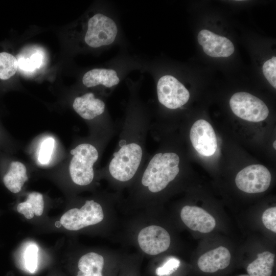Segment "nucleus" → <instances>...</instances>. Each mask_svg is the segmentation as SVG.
<instances>
[{
  "instance_id": "11",
  "label": "nucleus",
  "mask_w": 276,
  "mask_h": 276,
  "mask_svg": "<svg viewBox=\"0 0 276 276\" xmlns=\"http://www.w3.org/2000/svg\"><path fill=\"white\" fill-rule=\"evenodd\" d=\"M197 39L204 53L212 57H227L235 50L233 43L229 39L209 30H201Z\"/></svg>"
},
{
  "instance_id": "19",
  "label": "nucleus",
  "mask_w": 276,
  "mask_h": 276,
  "mask_svg": "<svg viewBox=\"0 0 276 276\" xmlns=\"http://www.w3.org/2000/svg\"><path fill=\"white\" fill-rule=\"evenodd\" d=\"M43 210V195L36 192L30 193L26 200L19 203L17 206V212L22 214L27 219H31L35 216H40Z\"/></svg>"
},
{
  "instance_id": "13",
  "label": "nucleus",
  "mask_w": 276,
  "mask_h": 276,
  "mask_svg": "<svg viewBox=\"0 0 276 276\" xmlns=\"http://www.w3.org/2000/svg\"><path fill=\"white\" fill-rule=\"evenodd\" d=\"M73 107L81 118L91 121L104 113L106 105L102 100L96 98L93 93H87L75 99Z\"/></svg>"
},
{
  "instance_id": "18",
  "label": "nucleus",
  "mask_w": 276,
  "mask_h": 276,
  "mask_svg": "<svg viewBox=\"0 0 276 276\" xmlns=\"http://www.w3.org/2000/svg\"><path fill=\"white\" fill-rule=\"evenodd\" d=\"M275 255L269 251H264L257 255V258L247 267L249 276H271L274 263Z\"/></svg>"
},
{
  "instance_id": "27",
  "label": "nucleus",
  "mask_w": 276,
  "mask_h": 276,
  "mask_svg": "<svg viewBox=\"0 0 276 276\" xmlns=\"http://www.w3.org/2000/svg\"><path fill=\"white\" fill-rule=\"evenodd\" d=\"M275 143H276V141H274V142H273V148H274L275 149V148H276V145H275Z\"/></svg>"
},
{
  "instance_id": "26",
  "label": "nucleus",
  "mask_w": 276,
  "mask_h": 276,
  "mask_svg": "<svg viewBox=\"0 0 276 276\" xmlns=\"http://www.w3.org/2000/svg\"><path fill=\"white\" fill-rule=\"evenodd\" d=\"M180 261L176 258H171L161 267L157 268L156 273L158 276L169 275L178 268Z\"/></svg>"
},
{
  "instance_id": "24",
  "label": "nucleus",
  "mask_w": 276,
  "mask_h": 276,
  "mask_svg": "<svg viewBox=\"0 0 276 276\" xmlns=\"http://www.w3.org/2000/svg\"><path fill=\"white\" fill-rule=\"evenodd\" d=\"M263 74L269 83L274 88L276 87V57L267 60L263 64Z\"/></svg>"
},
{
  "instance_id": "2",
  "label": "nucleus",
  "mask_w": 276,
  "mask_h": 276,
  "mask_svg": "<svg viewBox=\"0 0 276 276\" xmlns=\"http://www.w3.org/2000/svg\"><path fill=\"white\" fill-rule=\"evenodd\" d=\"M180 157L176 152L159 149L149 156L136 176L142 188L150 194L165 190L180 171Z\"/></svg>"
},
{
  "instance_id": "23",
  "label": "nucleus",
  "mask_w": 276,
  "mask_h": 276,
  "mask_svg": "<svg viewBox=\"0 0 276 276\" xmlns=\"http://www.w3.org/2000/svg\"><path fill=\"white\" fill-rule=\"evenodd\" d=\"M54 145L55 140L51 137L47 138L42 142L38 156V159L40 163L43 165L49 163Z\"/></svg>"
},
{
  "instance_id": "9",
  "label": "nucleus",
  "mask_w": 276,
  "mask_h": 276,
  "mask_svg": "<svg viewBox=\"0 0 276 276\" xmlns=\"http://www.w3.org/2000/svg\"><path fill=\"white\" fill-rule=\"evenodd\" d=\"M190 139L193 148L204 156L213 155L217 148L216 135L211 125L206 121L194 122L190 131Z\"/></svg>"
},
{
  "instance_id": "20",
  "label": "nucleus",
  "mask_w": 276,
  "mask_h": 276,
  "mask_svg": "<svg viewBox=\"0 0 276 276\" xmlns=\"http://www.w3.org/2000/svg\"><path fill=\"white\" fill-rule=\"evenodd\" d=\"M18 68L17 59L7 52L0 53V79L7 80L12 77Z\"/></svg>"
},
{
  "instance_id": "4",
  "label": "nucleus",
  "mask_w": 276,
  "mask_h": 276,
  "mask_svg": "<svg viewBox=\"0 0 276 276\" xmlns=\"http://www.w3.org/2000/svg\"><path fill=\"white\" fill-rule=\"evenodd\" d=\"M104 217L101 204L94 200H87L80 209L66 211L61 216L60 223L65 229L76 231L101 222Z\"/></svg>"
},
{
  "instance_id": "21",
  "label": "nucleus",
  "mask_w": 276,
  "mask_h": 276,
  "mask_svg": "<svg viewBox=\"0 0 276 276\" xmlns=\"http://www.w3.org/2000/svg\"><path fill=\"white\" fill-rule=\"evenodd\" d=\"M38 251L36 244H31L26 248L24 254V266L26 270L34 273L38 269Z\"/></svg>"
},
{
  "instance_id": "28",
  "label": "nucleus",
  "mask_w": 276,
  "mask_h": 276,
  "mask_svg": "<svg viewBox=\"0 0 276 276\" xmlns=\"http://www.w3.org/2000/svg\"><path fill=\"white\" fill-rule=\"evenodd\" d=\"M239 276H249V275H247V274H241V275H240Z\"/></svg>"
},
{
  "instance_id": "5",
  "label": "nucleus",
  "mask_w": 276,
  "mask_h": 276,
  "mask_svg": "<svg viewBox=\"0 0 276 276\" xmlns=\"http://www.w3.org/2000/svg\"><path fill=\"white\" fill-rule=\"evenodd\" d=\"M229 106L236 116L249 122L262 121L269 114V109L265 103L246 92L234 94L230 99Z\"/></svg>"
},
{
  "instance_id": "16",
  "label": "nucleus",
  "mask_w": 276,
  "mask_h": 276,
  "mask_svg": "<svg viewBox=\"0 0 276 276\" xmlns=\"http://www.w3.org/2000/svg\"><path fill=\"white\" fill-rule=\"evenodd\" d=\"M104 259L102 256L94 252L87 253L79 259L77 276H103Z\"/></svg>"
},
{
  "instance_id": "3",
  "label": "nucleus",
  "mask_w": 276,
  "mask_h": 276,
  "mask_svg": "<svg viewBox=\"0 0 276 276\" xmlns=\"http://www.w3.org/2000/svg\"><path fill=\"white\" fill-rule=\"evenodd\" d=\"M73 155L69 165L71 178L74 183L86 186L94 178V166L100 157L98 148L89 143H81L70 151Z\"/></svg>"
},
{
  "instance_id": "1",
  "label": "nucleus",
  "mask_w": 276,
  "mask_h": 276,
  "mask_svg": "<svg viewBox=\"0 0 276 276\" xmlns=\"http://www.w3.org/2000/svg\"><path fill=\"white\" fill-rule=\"evenodd\" d=\"M139 113L129 112L121 125L118 143L103 170L109 178L119 183L133 179L150 155L146 139L150 121Z\"/></svg>"
},
{
  "instance_id": "22",
  "label": "nucleus",
  "mask_w": 276,
  "mask_h": 276,
  "mask_svg": "<svg viewBox=\"0 0 276 276\" xmlns=\"http://www.w3.org/2000/svg\"><path fill=\"white\" fill-rule=\"evenodd\" d=\"M18 66L22 71L32 72L39 68L43 62V56L39 52L33 53L29 57H20L17 59Z\"/></svg>"
},
{
  "instance_id": "15",
  "label": "nucleus",
  "mask_w": 276,
  "mask_h": 276,
  "mask_svg": "<svg viewBox=\"0 0 276 276\" xmlns=\"http://www.w3.org/2000/svg\"><path fill=\"white\" fill-rule=\"evenodd\" d=\"M119 82L117 72L112 69L94 68L87 72L82 78L83 84L87 87L102 85L111 88Z\"/></svg>"
},
{
  "instance_id": "7",
  "label": "nucleus",
  "mask_w": 276,
  "mask_h": 276,
  "mask_svg": "<svg viewBox=\"0 0 276 276\" xmlns=\"http://www.w3.org/2000/svg\"><path fill=\"white\" fill-rule=\"evenodd\" d=\"M158 102L170 109L181 108L189 100L190 93L185 86L171 75L162 76L157 84Z\"/></svg>"
},
{
  "instance_id": "6",
  "label": "nucleus",
  "mask_w": 276,
  "mask_h": 276,
  "mask_svg": "<svg viewBox=\"0 0 276 276\" xmlns=\"http://www.w3.org/2000/svg\"><path fill=\"white\" fill-rule=\"evenodd\" d=\"M117 33L115 22L110 17L98 13L88 20L84 40L90 47L98 48L112 43Z\"/></svg>"
},
{
  "instance_id": "10",
  "label": "nucleus",
  "mask_w": 276,
  "mask_h": 276,
  "mask_svg": "<svg viewBox=\"0 0 276 276\" xmlns=\"http://www.w3.org/2000/svg\"><path fill=\"white\" fill-rule=\"evenodd\" d=\"M137 241L141 249L150 255H156L167 250L171 243L168 232L163 227L155 225L141 230Z\"/></svg>"
},
{
  "instance_id": "17",
  "label": "nucleus",
  "mask_w": 276,
  "mask_h": 276,
  "mask_svg": "<svg viewBox=\"0 0 276 276\" xmlns=\"http://www.w3.org/2000/svg\"><path fill=\"white\" fill-rule=\"evenodd\" d=\"M28 179L25 166L19 162H13L9 170L4 176L3 182L9 191L17 193Z\"/></svg>"
},
{
  "instance_id": "12",
  "label": "nucleus",
  "mask_w": 276,
  "mask_h": 276,
  "mask_svg": "<svg viewBox=\"0 0 276 276\" xmlns=\"http://www.w3.org/2000/svg\"><path fill=\"white\" fill-rule=\"evenodd\" d=\"M180 218L189 228L202 233L211 232L216 226L213 216L197 206H183L180 212Z\"/></svg>"
},
{
  "instance_id": "14",
  "label": "nucleus",
  "mask_w": 276,
  "mask_h": 276,
  "mask_svg": "<svg viewBox=\"0 0 276 276\" xmlns=\"http://www.w3.org/2000/svg\"><path fill=\"white\" fill-rule=\"evenodd\" d=\"M231 258L228 249L220 246L201 255L197 265L202 271L213 273L226 268L230 263Z\"/></svg>"
},
{
  "instance_id": "8",
  "label": "nucleus",
  "mask_w": 276,
  "mask_h": 276,
  "mask_svg": "<svg viewBox=\"0 0 276 276\" xmlns=\"http://www.w3.org/2000/svg\"><path fill=\"white\" fill-rule=\"evenodd\" d=\"M271 178V174L265 166L251 165L237 173L235 182L238 188L244 192L259 193L267 190Z\"/></svg>"
},
{
  "instance_id": "25",
  "label": "nucleus",
  "mask_w": 276,
  "mask_h": 276,
  "mask_svg": "<svg viewBox=\"0 0 276 276\" xmlns=\"http://www.w3.org/2000/svg\"><path fill=\"white\" fill-rule=\"evenodd\" d=\"M262 220L264 226L272 232H276V208L266 209L263 213Z\"/></svg>"
}]
</instances>
